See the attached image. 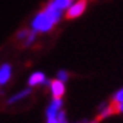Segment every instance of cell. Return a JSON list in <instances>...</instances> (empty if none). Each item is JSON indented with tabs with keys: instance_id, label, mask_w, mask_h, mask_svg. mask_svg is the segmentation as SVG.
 I'll list each match as a JSON object with an SVG mask.
<instances>
[{
	"instance_id": "obj_7",
	"label": "cell",
	"mask_w": 123,
	"mask_h": 123,
	"mask_svg": "<svg viewBox=\"0 0 123 123\" xmlns=\"http://www.w3.org/2000/svg\"><path fill=\"white\" fill-rule=\"evenodd\" d=\"M29 93H31V90H22L19 94H15L12 95L11 98L8 100V104H12V102H17V101H19L21 98H25L26 95H29Z\"/></svg>"
},
{
	"instance_id": "obj_2",
	"label": "cell",
	"mask_w": 123,
	"mask_h": 123,
	"mask_svg": "<svg viewBox=\"0 0 123 123\" xmlns=\"http://www.w3.org/2000/svg\"><path fill=\"white\" fill-rule=\"evenodd\" d=\"M86 6H87V0H78L75 1L72 6L67 10V18H76L79 15H82L86 10Z\"/></svg>"
},
{
	"instance_id": "obj_5",
	"label": "cell",
	"mask_w": 123,
	"mask_h": 123,
	"mask_svg": "<svg viewBox=\"0 0 123 123\" xmlns=\"http://www.w3.org/2000/svg\"><path fill=\"white\" fill-rule=\"evenodd\" d=\"M49 4L57 8L58 11H62V10H68L72 6V0H50Z\"/></svg>"
},
{
	"instance_id": "obj_9",
	"label": "cell",
	"mask_w": 123,
	"mask_h": 123,
	"mask_svg": "<svg viewBox=\"0 0 123 123\" xmlns=\"http://www.w3.org/2000/svg\"><path fill=\"white\" fill-rule=\"evenodd\" d=\"M68 78H69L68 72H65V71H60V72H58V80H61V82H67Z\"/></svg>"
},
{
	"instance_id": "obj_10",
	"label": "cell",
	"mask_w": 123,
	"mask_h": 123,
	"mask_svg": "<svg viewBox=\"0 0 123 123\" xmlns=\"http://www.w3.org/2000/svg\"><path fill=\"white\" fill-rule=\"evenodd\" d=\"M26 36H29V31H26V29H24V31H21V32L18 33V37H19V39H24V37H26Z\"/></svg>"
},
{
	"instance_id": "obj_8",
	"label": "cell",
	"mask_w": 123,
	"mask_h": 123,
	"mask_svg": "<svg viewBox=\"0 0 123 123\" xmlns=\"http://www.w3.org/2000/svg\"><path fill=\"white\" fill-rule=\"evenodd\" d=\"M112 102H115V104H123V89H120L116 94L113 95V101Z\"/></svg>"
},
{
	"instance_id": "obj_4",
	"label": "cell",
	"mask_w": 123,
	"mask_h": 123,
	"mask_svg": "<svg viewBox=\"0 0 123 123\" xmlns=\"http://www.w3.org/2000/svg\"><path fill=\"white\" fill-rule=\"evenodd\" d=\"M10 78H11V65L3 64L0 67V84H6Z\"/></svg>"
},
{
	"instance_id": "obj_11",
	"label": "cell",
	"mask_w": 123,
	"mask_h": 123,
	"mask_svg": "<svg viewBox=\"0 0 123 123\" xmlns=\"http://www.w3.org/2000/svg\"><path fill=\"white\" fill-rule=\"evenodd\" d=\"M97 122H98V119H95L94 122H90V123H97Z\"/></svg>"
},
{
	"instance_id": "obj_6",
	"label": "cell",
	"mask_w": 123,
	"mask_h": 123,
	"mask_svg": "<svg viewBox=\"0 0 123 123\" xmlns=\"http://www.w3.org/2000/svg\"><path fill=\"white\" fill-rule=\"evenodd\" d=\"M46 82V76L43 72H35L29 78V86H37Z\"/></svg>"
},
{
	"instance_id": "obj_3",
	"label": "cell",
	"mask_w": 123,
	"mask_h": 123,
	"mask_svg": "<svg viewBox=\"0 0 123 123\" xmlns=\"http://www.w3.org/2000/svg\"><path fill=\"white\" fill-rule=\"evenodd\" d=\"M50 89H51L53 98H62V95L65 93V84H64V82L55 79V80H51Z\"/></svg>"
},
{
	"instance_id": "obj_1",
	"label": "cell",
	"mask_w": 123,
	"mask_h": 123,
	"mask_svg": "<svg viewBox=\"0 0 123 123\" xmlns=\"http://www.w3.org/2000/svg\"><path fill=\"white\" fill-rule=\"evenodd\" d=\"M60 19H61V11H58L50 4H47L33 18L32 29H33V32H49Z\"/></svg>"
}]
</instances>
